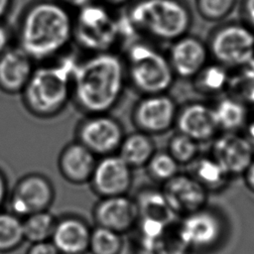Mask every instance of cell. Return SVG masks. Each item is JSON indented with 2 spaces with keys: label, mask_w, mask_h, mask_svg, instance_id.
Listing matches in <instances>:
<instances>
[{
  "label": "cell",
  "mask_w": 254,
  "mask_h": 254,
  "mask_svg": "<svg viewBox=\"0 0 254 254\" xmlns=\"http://www.w3.org/2000/svg\"><path fill=\"white\" fill-rule=\"evenodd\" d=\"M14 33L11 28L4 22L0 21V55L12 47Z\"/></svg>",
  "instance_id": "e575fe53"
},
{
  "label": "cell",
  "mask_w": 254,
  "mask_h": 254,
  "mask_svg": "<svg viewBox=\"0 0 254 254\" xmlns=\"http://www.w3.org/2000/svg\"><path fill=\"white\" fill-rule=\"evenodd\" d=\"M25 254H61L51 240L30 243Z\"/></svg>",
  "instance_id": "836d02e7"
},
{
  "label": "cell",
  "mask_w": 254,
  "mask_h": 254,
  "mask_svg": "<svg viewBox=\"0 0 254 254\" xmlns=\"http://www.w3.org/2000/svg\"><path fill=\"white\" fill-rule=\"evenodd\" d=\"M124 245V235L101 226H92L89 254H121Z\"/></svg>",
  "instance_id": "83f0119b"
},
{
  "label": "cell",
  "mask_w": 254,
  "mask_h": 254,
  "mask_svg": "<svg viewBox=\"0 0 254 254\" xmlns=\"http://www.w3.org/2000/svg\"><path fill=\"white\" fill-rule=\"evenodd\" d=\"M191 175L208 192H218L229 185L231 176L209 155L198 156L191 164Z\"/></svg>",
  "instance_id": "603a6c76"
},
{
  "label": "cell",
  "mask_w": 254,
  "mask_h": 254,
  "mask_svg": "<svg viewBox=\"0 0 254 254\" xmlns=\"http://www.w3.org/2000/svg\"><path fill=\"white\" fill-rule=\"evenodd\" d=\"M125 14L138 36L148 41L172 43L192 24L191 11L182 0H137Z\"/></svg>",
  "instance_id": "277c9868"
},
{
  "label": "cell",
  "mask_w": 254,
  "mask_h": 254,
  "mask_svg": "<svg viewBox=\"0 0 254 254\" xmlns=\"http://www.w3.org/2000/svg\"><path fill=\"white\" fill-rule=\"evenodd\" d=\"M92 225L76 213L57 216L51 241L61 254H88Z\"/></svg>",
  "instance_id": "ac0fdd59"
},
{
  "label": "cell",
  "mask_w": 254,
  "mask_h": 254,
  "mask_svg": "<svg viewBox=\"0 0 254 254\" xmlns=\"http://www.w3.org/2000/svg\"><path fill=\"white\" fill-rule=\"evenodd\" d=\"M153 254H192L179 232L178 220L169 224L164 233L158 238Z\"/></svg>",
  "instance_id": "1f68e13d"
},
{
  "label": "cell",
  "mask_w": 254,
  "mask_h": 254,
  "mask_svg": "<svg viewBox=\"0 0 254 254\" xmlns=\"http://www.w3.org/2000/svg\"><path fill=\"white\" fill-rule=\"evenodd\" d=\"M178 109L168 92L141 95L132 108L131 120L136 130L151 136L160 135L175 126Z\"/></svg>",
  "instance_id": "8fae6325"
},
{
  "label": "cell",
  "mask_w": 254,
  "mask_h": 254,
  "mask_svg": "<svg viewBox=\"0 0 254 254\" xmlns=\"http://www.w3.org/2000/svg\"><path fill=\"white\" fill-rule=\"evenodd\" d=\"M145 168L149 177L161 185L168 182L180 173V165L167 150H156Z\"/></svg>",
  "instance_id": "f546056e"
},
{
  "label": "cell",
  "mask_w": 254,
  "mask_h": 254,
  "mask_svg": "<svg viewBox=\"0 0 254 254\" xmlns=\"http://www.w3.org/2000/svg\"><path fill=\"white\" fill-rule=\"evenodd\" d=\"M139 213V218L157 220L165 223L177 221L178 216L171 209L161 189L144 187L133 196Z\"/></svg>",
  "instance_id": "44dd1931"
},
{
  "label": "cell",
  "mask_w": 254,
  "mask_h": 254,
  "mask_svg": "<svg viewBox=\"0 0 254 254\" xmlns=\"http://www.w3.org/2000/svg\"><path fill=\"white\" fill-rule=\"evenodd\" d=\"M125 134L121 122L110 113L85 115L75 128V140L97 158L117 153Z\"/></svg>",
  "instance_id": "9c48e42d"
},
{
  "label": "cell",
  "mask_w": 254,
  "mask_h": 254,
  "mask_svg": "<svg viewBox=\"0 0 254 254\" xmlns=\"http://www.w3.org/2000/svg\"><path fill=\"white\" fill-rule=\"evenodd\" d=\"M220 132H239L249 120L248 105L229 95L213 106Z\"/></svg>",
  "instance_id": "cb8c5ba5"
},
{
  "label": "cell",
  "mask_w": 254,
  "mask_h": 254,
  "mask_svg": "<svg viewBox=\"0 0 254 254\" xmlns=\"http://www.w3.org/2000/svg\"><path fill=\"white\" fill-rule=\"evenodd\" d=\"M62 3H64L65 6H67L69 9H79L89 3H92L96 0H60Z\"/></svg>",
  "instance_id": "f35d334b"
},
{
  "label": "cell",
  "mask_w": 254,
  "mask_h": 254,
  "mask_svg": "<svg viewBox=\"0 0 254 254\" xmlns=\"http://www.w3.org/2000/svg\"><path fill=\"white\" fill-rule=\"evenodd\" d=\"M244 130H245L244 136L249 141L250 145L252 146V148L254 150V118L248 120L247 124L244 127Z\"/></svg>",
  "instance_id": "ab89813d"
},
{
  "label": "cell",
  "mask_w": 254,
  "mask_h": 254,
  "mask_svg": "<svg viewBox=\"0 0 254 254\" xmlns=\"http://www.w3.org/2000/svg\"><path fill=\"white\" fill-rule=\"evenodd\" d=\"M16 46L35 63L53 61L73 43V14L60 0H36L20 16Z\"/></svg>",
  "instance_id": "6da1fadb"
},
{
  "label": "cell",
  "mask_w": 254,
  "mask_h": 254,
  "mask_svg": "<svg viewBox=\"0 0 254 254\" xmlns=\"http://www.w3.org/2000/svg\"><path fill=\"white\" fill-rule=\"evenodd\" d=\"M97 157L76 140L66 144L59 154L58 169L69 184H88L94 171Z\"/></svg>",
  "instance_id": "ffe728a7"
},
{
  "label": "cell",
  "mask_w": 254,
  "mask_h": 254,
  "mask_svg": "<svg viewBox=\"0 0 254 254\" xmlns=\"http://www.w3.org/2000/svg\"><path fill=\"white\" fill-rule=\"evenodd\" d=\"M178 229L192 253L206 254L220 247L228 227L220 210L205 205L180 217Z\"/></svg>",
  "instance_id": "ba28073f"
},
{
  "label": "cell",
  "mask_w": 254,
  "mask_h": 254,
  "mask_svg": "<svg viewBox=\"0 0 254 254\" xmlns=\"http://www.w3.org/2000/svg\"><path fill=\"white\" fill-rule=\"evenodd\" d=\"M57 216L49 210H43L29 214L22 218L25 241L36 243L51 240Z\"/></svg>",
  "instance_id": "484cf974"
},
{
  "label": "cell",
  "mask_w": 254,
  "mask_h": 254,
  "mask_svg": "<svg viewBox=\"0 0 254 254\" xmlns=\"http://www.w3.org/2000/svg\"><path fill=\"white\" fill-rule=\"evenodd\" d=\"M175 126L198 143L213 140L219 133L213 106L201 102H188L178 109Z\"/></svg>",
  "instance_id": "e0dca14e"
},
{
  "label": "cell",
  "mask_w": 254,
  "mask_h": 254,
  "mask_svg": "<svg viewBox=\"0 0 254 254\" xmlns=\"http://www.w3.org/2000/svg\"><path fill=\"white\" fill-rule=\"evenodd\" d=\"M14 0H0V21H4L9 14Z\"/></svg>",
  "instance_id": "60d3db41"
},
{
  "label": "cell",
  "mask_w": 254,
  "mask_h": 254,
  "mask_svg": "<svg viewBox=\"0 0 254 254\" xmlns=\"http://www.w3.org/2000/svg\"><path fill=\"white\" fill-rule=\"evenodd\" d=\"M210 156L231 176H242L254 159V150L244 134L220 132L213 140Z\"/></svg>",
  "instance_id": "9a60e30c"
},
{
  "label": "cell",
  "mask_w": 254,
  "mask_h": 254,
  "mask_svg": "<svg viewBox=\"0 0 254 254\" xmlns=\"http://www.w3.org/2000/svg\"><path fill=\"white\" fill-rule=\"evenodd\" d=\"M229 77V69L213 62L206 64L191 79L196 92L204 95H216L226 90Z\"/></svg>",
  "instance_id": "d4e9b609"
},
{
  "label": "cell",
  "mask_w": 254,
  "mask_h": 254,
  "mask_svg": "<svg viewBox=\"0 0 254 254\" xmlns=\"http://www.w3.org/2000/svg\"><path fill=\"white\" fill-rule=\"evenodd\" d=\"M206 44L213 62L228 69L249 65L254 58V30L244 22L219 25Z\"/></svg>",
  "instance_id": "52a82bcc"
},
{
  "label": "cell",
  "mask_w": 254,
  "mask_h": 254,
  "mask_svg": "<svg viewBox=\"0 0 254 254\" xmlns=\"http://www.w3.org/2000/svg\"><path fill=\"white\" fill-rule=\"evenodd\" d=\"M156 152V145L153 136L136 130L125 134L117 154L133 170L145 168L153 154Z\"/></svg>",
  "instance_id": "7402d4cb"
},
{
  "label": "cell",
  "mask_w": 254,
  "mask_h": 254,
  "mask_svg": "<svg viewBox=\"0 0 254 254\" xmlns=\"http://www.w3.org/2000/svg\"><path fill=\"white\" fill-rule=\"evenodd\" d=\"M91 215L93 225L122 235L129 234L139 219L136 202L129 194L99 197L92 207Z\"/></svg>",
  "instance_id": "4fadbf2b"
},
{
  "label": "cell",
  "mask_w": 254,
  "mask_h": 254,
  "mask_svg": "<svg viewBox=\"0 0 254 254\" xmlns=\"http://www.w3.org/2000/svg\"><path fill=\"white\" fill-rule=\"evenodd\" d=\"M243 178L246 187L249 190H251L254 193V159L248 166V168L243 173Z\"/></svg>",
  "instance_id": "74e56055"
},
{
  "label": "cell",
  "mask_w": 254,
  "mask_h": 254,
  "mask_svg": "<svg viewBox=\"0 0 254 254\" xmlns=\"http://www.w3.org/2000/svg\"><path fill=\"white\" fill-rule=\"evenodd\" d=\"M79 58L67 51L57 59L39 64L21 92L26 110L49 119L62 113L71 101L72 74Z\"/></svg>",
  "instance_id": "3957f363"
},
{
  "label": "cell",
  "mask_w": 254,
  "mask_h": 254,
  "mask_svg": "<svg viewBox=\"0 0 254 254\" xmlns=\"http://www.w3.org/2000/svg\"><path fill=\"white\" fill-rule=\"evenodd\" d=\"M73 43L86 54L115 51L120 46L118 15L97 1L77 9L73 15Z\"/></svg>",
  "instance_id": "8992f818"
},
{
  "label": "cell",
  "mask_w": 254,
  "mask_h": 254,
  "mask_svg": "<svg viewBox=\"0 0 254 254\" xmlns=\"http://www.w3.org/2000/svg\"><path fill=\"white\" fill-rule=\"evenodd\" d=\"M56 190L51 180L40 173L21 177L9 191L8 210L23 218L29 214L49 210L54 204Z\"/></svg>",
  "instance_id": "30bf717a"
},
{
  "label": "cell",
  "mask_w": 254,
  "mask_h": 254,
  "mask_svg": "<svg viewBox=\"0 0 254 254\" xmlns=\"http://www.w3.org/2000/svg\"><path fill=\"white\" fill-rule=\"evenodd\" d=\"M24 242L22 218L8 209H0V254L14 252Z\"/></svg>",
  "instance_id": "4316f807"
},
{
  "label": "cell",
  "mask_w": 254,
  "mask_h": 254,
  "mask_svg": "<svg viewBox=\"0 0 254 254\" xmlns=\"http://www.w3.org/2000/svg\"><path fill=\"white\" fill-rule=\"evenodd\" d=\"M241 13L243 22L254 30V0H242Z\"/></svg>",
  "instance_id": "d590c367"
},
{
  "label": "cell",
  "mask_w": 254,
  "mask_h": 254,
  "mask_svg": "<svg viewBox=\"0 0 254 254\" xmlns=\"http://www.w3.org/2000/svg\"><path fill=\"white\" fill-rule=\"evenodd\" d=\"M238 0H195L198 15L208 22H220L235 9Z\"/></svg>",
  "instance_id": "d6a6232c"
},
{
  "label": "cell",
  "mask_w": 254,
  "mask_h": 254,
  "mask_svg": "<svg viewBox=\"0 0 254 254\" xmlns=\"http://www.w3.org/2000/svg\"><path fill=\"white\" fill-rule=\"evenodd\" d=\"M236 69L230 73L226 88L228 95L248 106L254 104V68L246 65Z\"/></svg>",
  "instance_id": "f1b7e54d"
},
{
  "label": "cell",
  "mask_w": 254,
  "mask_h": 254,
  "mask_svg": "<svg viewBox=\"0 0 254 254\" xmlns=\"http://www.w3.org/2000/svg\"><path fill=\"white\" fill-rule=\"evenodd\" d=\"M36 63L16 45L0 55V90L18 94L28 83Z\"/></svg>",
  "instance_id": "d6986e66"
},
{
  "label": "cell",
  "mask_w": 254,
  "mask_h": 254,
  "mask_svg": "<svg viewBox=\"0 0 254 254\" xmlns=\"http://www.w3.org/2000/svg\"><path fill=\"white\" fill-rule=\"evenodd\" d=\"M128 85L141 95L167 93L175 80L167 55L139 38L123 48Z\"/></svg>",
  "instance_id": "5b68a950"
},
{
  "label": "cell",
  "mask_w": 254,
  "mask_h": 254,
  "mask_svg": "<svg viewBox=\"0 0 254 254\" xmlns=\"http://www.w3.org/2000/svg\"><path fill=\"white\" fill-rule=\"evenodd\" d=\"M133 171L117 153L100 157L88 184L98 197L129 194L134 180Z\"/></svg>",
  "instance_id": "7c38bea8"
},
{
  "label": "cell",
  "mask_w": 254,
  "mask_h": 254,
  "mask_svg": "<svg viewBox=\"0 0 254 254\" xmlns=\"http://www.w3.org/2000/svg\"><path fill=\"white\" fill-rule=\"evenodd\" d=\"M171 209L180 218L206 205L208 191L189 173H179L161 188Z\"/></svg>",
  "instance_id": "5bb4252c"
},
{
  "label": "cell",
  "mask_w": 254,
  "mask_h": 254,
  "mask_svg": "<svg viewBox=\"0 0 254 254\" xmlns=\"http://www.w3.org/2000/svg\"><path fill=\"white\" fill-rule=\"evenodd\" d=\"M100 2L106 5L107 7H109L110 9H113V8H121L127 5L128 3H130L131 0H100Z\"/></svg>",
  "instance_id": "b9f144b4"
},
{
  "label": "cell",
  "mask_w": 254,
  "mask_h": 254,
  "mask_svg": "<svg viewBox=\"0 0 254 254\" xmlns=\"http://www.w3.org/2000/svg\"><path fill=\"white\" fill-rule=\"evenodd\" d=\"M167 57L176 76L192 78L208 64L210 55L205 42L188 33L171 43Z\"/></svg>",
  "instance_id": "2e32d148"
},
{
  "label": "cell",
  "mask_w": 254,
  "mask_h": 254,
  "mask_svg": "<svg viewBox=\"0 0 254 254\" xmlns=\"http://www.w3.org/2000/svg\"><path fill=\"white\" fill-rule=\"evenodd\" d=\"M9 191L7 178L0 169V209H3L4 205L7 203Z\"/></svg>",
  "instance_id": "8d00e7d4"
},
{
  "label": "cell",
  "mask_w": 254,
  "mask_h": 254,
  "mask_svg": "<svg viewBox=\"0 0 254 254\" xmlns=\"http://www.w3.org/2000/svg\"><path fill=\"white\" fill-rule=\"evenodd\" d=\"M167 151L179 165H190L199 156V143L177 132L170 138Z\"/></svg>",
  "instance_id": "4dcf8cb0"
},
{
  "label": "cell",
  "mask_w": 254,
  "mask_h": 254,
  "mask_svg": "<svg viewBox=\"0 0 254 254\" xmlns=\"http://www.w3.org/2000/svg\"><path fill=\"white\" fill-rule=\"evenodd\" d=\"M128 85L123 57L116 51L86 54L72 74L71 101L84 115L110 113Z\"/></svg>",
  "instance_id": "7a4b0ae2"
}]
</instances>
